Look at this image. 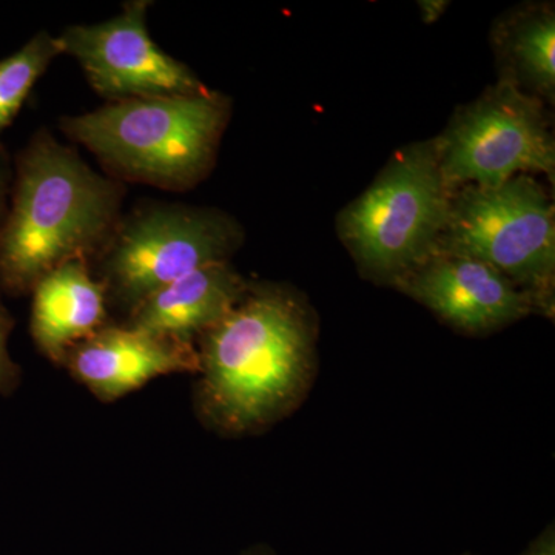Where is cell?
Segmentation results:
<instances>
[{"mask_svg": "<svg viewBox=\"0 0 555 555\" xmlns=\"http://www.w3.org/2000/svg\"><path fill=\"white\" fill-rule=\"evenodd\" d=\"M232 102L207 90L193 96L105 102L62 116L60 129L82 145L107 177L167 192L198 188L214 170Z\"/></svg>", "mask_w": 555, "mask_h": 555, "instance_id": "3", "label": "cell"}, {"mask_svg": "<svg viewBox=\"0 0 555 555\" xmlns=\"http://www.w3.org/2000/svg\"><path fill=\"white\" fill-rule=\"evenodd\" d=\"M396 288L463 334H491L537 312L532 298L499 270L444 251L426 258Z\"/></svg>", "mask_w": 555, "mask_h": 555, "instance_id": "9", "label": "cell"}, {"mask_svg": "<svg viewBox=\"0 0 555 555\" xmlns=\"http://www.w3.org/2000/svg\"><path fill=\"white\" fill-rule=\"evenodd\" d=\"M248 284L230 262L206 266L150 295L122 323L195 346L201 335L238 305Z\"/></svg>", "mask_w": 555, "mask_h": 555, "instance_id": "11", "label": "cell"}, {"mask_svg": "<svg viewBox=\"0 0 555 555\" xmlns=\"http://www.w3.org/2000/svg\"><path fill=\"white\" fill-rule=\"evenodd\" d=\"M240 555H275V553L269 546L257 545L248 547V550L243 551Z\"/></svg>", "mask_w": 555, "mask_h": 555, "instance_id": "19", "label": "cell"}, {"mask_svg": "<svg viewBox=\"0 0 555 555\" xmlns=\"http://www.w3.org/2000/svg\"><path fill=\"white\" fill-rule=\"evenodd\" d=\"M11 182H13V167H11L9 153L0 144V224L9 208Z\"/></svg>", "mask_w": 555, "mask_h": 555, "instance_id": "16", "label": "cell"}, {"mask_svg": "<svg viewBox=\"0 0 555 555\" xmlns=\"http://www.w3.org/2000/svg\"><path fill=\"white\" fill-rule=\"evenodd\" d=\"M420 10H422L423 21L426 24L440 20L441 14L448 9L449 2L447 0H426V2H420Z\"/></svg>", "mask_w": 555, "mask_h": 555, "instance_id": "18", "label": "cell"}, {"mask_svg": "<svg viewBox=\"0 0 555 555\" xmlns=\"http://www.w3.org/2000/svg\"><path fill=\"white\" fill-rule=\"evenodd\" d=\"M62 366L101 403H113L163 375L198 374L199 358L196 346L112 321L69 349Z\"/></svg>", "mask_w": 555, "mask_h": 555, "instance_id": "10", "label": "cell"}, {"mask_svg": "<svg viewBox=\"0 0 555 555\" xmlns=\"http://www.w3.org/2000/svg\"><path fill=\"white\" fill-rule=\"evenodd\" d=\"M436 251L491 266L532 298L537 312L553 315L554 206L529 175L491 188L454 190Z\"/></svg>", "mask_w": 555, "mask_h": 555, "instance_id": "6", "label": "cell"}, {"mask_svg": "<svg viewBox=\"0 0 555 555\" xmlns=\"http://www.w3.org/2000/svg\"><path fill=\"white\" fill-rule=\"evenodd\" d=\"M518 555H555L554 525L546 526L539 535Z\"/></svg>", "mask_w": 555, "mask_h": 555, "instance_id": "17", "label": "cell"}, {"mask_svg": "<svg viewBox=\"0 0 555 555\" xmlns=\"http://www.w3.org/2000/svg\"><path fill=\"white\" fill-rule=\"evenodd\" d=\"M451 196L436 141L396 153L374 184L338 218L339 236L361 275L396 287L401 278L436 254Z\"/></svg>", "mask_w": 555, "mask_h": 555, "instance_id": "4", "label": "cell"}, {"mask_svg": "<svg viewBox=\"0 0 555 555\" xmlns=\"http://www.w3.org/2000/svg\"><path fill=\"white\" fill-rule=\"evenodd\" d=\"M149 0H131L108 21L69 25L56 35L61 53L78 62L105 102L193 96L208 90L184 62L150 36Z\"/></svg>", "mask_w": 555, "mask_h": 555, "instance_id": "8", "label": "cell"}, {"mask_svg": "<svg viewBox=\"0 0 555 555\" xmlns=\"http://www.w3.org/2000/svg\"><path fill=\"white\" fill-rule=\"evenodd\" d=\"M30 332L40 356L62 366L69 349L112 323L104 284L89 261L73 259L31 291Z\"/></svg>", "mask_w": 555, "mask_h": 555, "instance_id": "12", "label": "cell"}, {"mask_svg": "<svg viewBox=\"0 0 555 555\" xmlns=\"http://www.w3.org/2000/svg\"><path fill=\"white\" fill-rule=\"evenodd\" d=\"M57 56L62 53L56 35L42 30L0 61V134L20 115L36 83Z\"/></svg>", "mask_w": 555, "mask_h": 555, "instance_id": "14", "label": "cell"}, {"mask_svg": "<svg viewBox=\"0 0 555 555\" xmlns=\"http://www.w3.org/2000/svg\"><path fill=\"white\" fill-rule=\"evenodd\" d=\"M243 241L240 222L219 208L144 199L122 211L90 266L107 291L109 309L129 317L179 278L230 262Z\"/></svg>", "mask_w": 555, "mask_h": 555, "instance_id": "5", "label": "cell"}, {"mask_svg": "<svg viewBox=\"0 0 555 555\" xmlns=\"http://www.w3.org/2000/svg\"><path fill=\"white\" fill-rule=\"evenodd\" d=\"M436 142L451 192L466 185L491 188L518 175L554 177V138L545 105L506 79L460 109Z\"/></svg>", "mask_w": 555, "mask_h": 555, "instance_id": "7", "label": "cell"}, {"mask_svg": "<svg viewBox=\"0 0 555 555\" xmlns=\"http://www.w3.org/2000/svg\"><path fill=\"white\" fill-rule=\"evenodd\" d=\"M126 192V184L91 169L51 131H36L14 156L0 224V294H31L65 262L93 261L118 224Z\"/></svg>", "mask_w": 555, "mask_h": 555, "instance_id": "2", "label": "cell"}, {"mask_svg": "<svg viewBox=\"0 0 555 555\" xmlns=\"http://www.w3.org/2000/svg\"><path fill=\"white\" fill-rule=\"evenodd\" d=\"M459 555H476V554H473V553H463V554H459Z\"/></svg>", "mask_w": 555, "mask_h": 555, "instance_id": "20", "label": "cell"}, {"mask_svg": "<svg viewBox=\"0 0 555 555\" xmlns=\"http://www.w3.org/2000/svg\"><path fill=\"white\" fill-rule=\"evenodd\" d=\"M503 56L513 76L507 78L532 96L550 101L555 91V17L550 9L526 11L507 25ZM505 79V78H503Z\"/></svg>", "mask_w": 555, "mask_h": 555, "instance_id": "13", "label": "cell"}, {"mask_svg": "<svg viewBox=\"0 0 555 555\" xmlns=\"http://www.w3.org/2000/svg\"><path fill=\"white\" fill-rule=\"evenodd\" d=\"M14 320L0 299V396H9L20 386L21 369L10 356L9 339Z\"/></svg>", "mask_w": 555, "mask_h": 555, "instance_id": "15", "label": "cell"}, {"mask_svg": "<svg viewBox=\"0 0 555 555\" xmlns=\"http://www.w3.org/2000/svg\"><path fill=\"white\" fill-rule=\"evenodd\" d=\"M195 409L221 436L261 433L305 400L315 372V323L299 295L250 283L228 315L196 341Z\"/></svg>", "mask_w": 555, "mask_h": 555, "instance_id": "1", "label": "cell"}]
</instances>
